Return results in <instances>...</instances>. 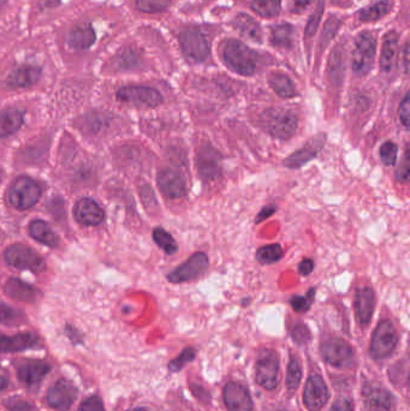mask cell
Segmentation results:
<instances>
[{
    "label": "cell",
    "mask_w": 410,
    "mask_h": 411,
    "mask_svg": "<svg viewBox=\"0 0 410 411\" xmlns=\"http://www.w3.org/2000/svg\"><path fill=\"white\" fill-rule=\"evenodd\" d=\"M260 121L263 130L266 131L267 134L282 141L292 139L299 126L297 116L292 111L280 109L267 110L266 112H263Z\"/></svg>",
    "instance_id": "cell-1"
},
{
    "label": "cell",
    "mask_w": 410,
    "mask_h": 411,
    "mask_svg": "<svg viewBox=\"0 0 410 411\" xmlns=\"http://www.w3.org/2000/svg\"><path fill=\"white\" fill-rule=\"evenodd\" d=\"M224 59L235 73L242 76H251L256 70L258 54L241 41L229 40L224 47Z\"/></svg>",
    "instance_id": "cell-2"
},
{
    "label": "cell",
    "mask_w": 410,
    "mask_h": 411,
    "mask_svg": "<svg viewBox=\"0 0 410 411\" xmlns=\"http://www.w3.org/2000/svg\"><path fill=\"white\" fill-rule=\"evenodd\" d=\"M42 188L33 178L22 176L13 182L8 192V201L13 208L25 211L33 207L42 197Z\"/></svg>",
    "instance_id": "cell-3"
},
{
    "label": "cell",
    "mask_w": 410,
    "mask_h": 411,
    "mask_svg": "<svg viewBox=\"0 0 410 411\" xmlns=\"http://www.w3.org/2000/svg\"><path fill=\"white\" fill-rule=\"evenodd\" d=\"M8 265L15 269H28L30 272L40 273L45 269V260L42 255L28 245L16 243L10 245L4 252Z\"/></svg>",
    "instance_id": "cell-4"
},
{
    "label": "cell",
    "mask_w": 410,
    "mask_h": 411,
    "mask_svg": "<svg viewBox=\"0 0 410 411\" xmlns=\"http://www.w3.org/2000/svg\"><path fill=\"white\" fill-rule=\"evenodd\" d=\"M377 41L371 33H362L355 40V49L352 58L354 73L366 76L373 68Z\"/></svg>",
    "instance_id": "cell-5"
},
{
    "label": "cell",
    "mask_w": 410,
    "mask_h": 411,
    "mask_svg": "<svg viewBox=\"0 0 410 411\" xmlns=\"http://www.w3.org/2000/svg\"><path fill=\"white\" fill-rule=\"evenodd\" d=\"M197 170L204 182H213L222 176V155L209 142L202 143L197 151Z\"/></svg>",
    "instance_id": "cell-6"
},
{
    "label": "cell",
    "mask_w": 410,
    "mask_h": 411,
    "mask_svg": "<svg viewBox=\"0 0 410 411\" xmlns=\"http://www.w3.org/2000/svg\"><path fill=\"white\" fill-rule=\"evenodd\" d=\"M209 259L205 252H195L192 257L168 274V281L173 284H182L197 281L209 269Z\"/></svg>",
    "instance_id": "cell-7"
},
{
    "label": "cell",
    "mask_w": 410,
    "mask_h": 411,
    "mask_svg": "<svg viewBox=\"0 0 410 411\" xmlns=\"http://www.w3.org/2000/svg\"><path fill=\"white\" fill-rule=\"evenodd\" d=\"M398 336L395 326L389 320L379 322L371 342V355L375 360L389 357L397 345Z\"/></svg>",
    "instance_id": "cell-8"
},
{
    "label": "cell",
    "mask_w": 410,
    "mask_h": 411,
    "mask_svg": "<svg viewBox=\"0 0 410 411\" xmlns=\"http://www.w3.org/2000/svg\"><path fill=\"white\" fill-rule=\"evenodd\" d=\"M116 98L119 102L132 104L135 106L158 107L163 104V97L158 90L151 87L128 86L117 90Z\"/></svg>",
    "instance_id": "cell-9"
},
{
    "label": "cell",
    "mask_w": 410,
    "mask_h": 411,
    "mask_svg": "<svg viewBox=\"0 0 410 411\" xmlns=\"http://www.w3.org/2000/svg\"><path fill=\"white\" fill-rule=\"evenodd\" d=\"M325 143H326V135L319 134L313 136L308 142L299 148V151L294 152L290 155H287L284 159L283 165L290 170H297L307 165L309 161L316 159V157L323 151Z\"/></svg>",
    "instance_id": "cell-10"
},
{
    "label": "cell",
    "mask_w": 410,
    "mask_h": 411,
    "mask_svg": "<svg viewBox=\"0 0 410 411\" xmlns=\"http://www.w3.org/2000/svg\"><path fill=\"white\" fill-rule=\"evenodd\" d=\"M78 390L69 380H58L47 392V404L56 410L68 411L77 398Z\"/></svg>",
    "instance_id": "cell-11"
},
{
    "label": "cell",
    "mask_w": 410,
    "mask_h": 411,
    "mask_svg": "<svg viewBox=\"0 0 410 411\" xmlns=\"http://www.w3.org/2000/svg\"><path fill=\"white\" fill-rule=\"evenodd\" d=\"M279 362L275 352L267 351L256 363V383L266 390H275L278 384Z\"/></svg>",
    "instance_id": "cell-12"
},
{
    "label": "cell",
    "mask_w": 410,
    "mask_h": 411,
    "mask_svg": "<svg viewBox=\"0 0 410 411\" xmlns=\"http://www.w3.org/2000/svg\"><path fill=\"white\" fill-rule=\"evenodd\" d=\"M156 183L160 192L168 199H181L188 190L183 175L173 168H164L159 171Z\"/></svg>",
    "instance_id": "cell-13"
},
{
    "label": "cell",
    "mask_w": 410,
    "mask_h": 411,
    "mask_svg": "<svg viewBox=\"0 0 410 411\" xmlns=\"http://www.w3.org/2000/svg\"><path fill=\"white\" fill-rule=\"evenodd\" d=\"M182 49L185 57L190 61L201 63L209 56V44L207 39L197 30H188L180 37Z\"/></svg>",
    "instance_id": "cell-14"
},
{
    "label": "cell",
    "mask_w": 410,
    "mask_h": 411,
    "mask_svg": "<svg viewBox=\"0 0 410 411\" xmlns=\"http://www.w3.org/2000/svg\"><path fill=\"white\" fill-rule=\"evenodd\" d=\"M328 391L326 384L319 375H312L304 387V405L309 411H320L328 403Z\"/></svg>",
    "instance_id": "cell-15"
},
{
    "label": "cell",
    "mask_w": 410,
    "mask_h": 411,
    "mask_svg": "<svg viewBox=\"0 0 410 411\" xmlns=\"http://www.w3.org/2000/svg\"><path fill=\"white\" fill-rule=\"evenodd\" d=\"M321 355L331 366L343 367L352 362L354 351L348 343L342 339H330L321 346Z\"/></svg>",
    "instance_id": "cell-16"
},
{
    "label": "cell",
    "mask_w": 410,
    "mask_h": 411,
    "mask_svg": "<svg viewBox=\"0 0 410 411\" xmlns=\"http://www.w3.org/2000/svg\"><path fill=\"white\" fill-rule=\"evenodd\" d=\"M74 216L80 224L98 226L103 223L105 213L94 200L91 197H82L75 204Z\"/></svg>",
    "instance_id": "cell-17"
},
{
    "label": "cell",
    "mask_w": 410,
    "mask_h": 411,
    "mask_svg": "<svg viewBox=\"0 0 410 411\" xmlns=\"http://www.w3.org/2000/svg\"><path fill=\"white\" fill-rule=\"evenodd\" d=\"M362 397L367 411H392L394 397L385 388L377 385H366Z\"/></svg>",
    "instance_id": "cell-18"
},
{
    "label": "cell",
    "mask_w": 410,
    "mask_h": 411,
    "mask_svg": "<svg viewBox=\"0 0 410 411\" xmlns=\"http://www.w3.org/2000/svg\"><path fill=\"white\" fill-rule=\"evenodd\" d=\"M224 403L229 411H251L253 402L246 387L237 383H229L224 388Z\"/></svg>",
    "instance_id": "cell-19"
},
{
    "label": "cell",
    "mask_w": 410,
    "mask_h": 411,
    "mask_svg": "<svg viewBox=\"0 0 410 411\" xmlns=\"http://www.w3.org/2000/svg\"><path fill=\"white\" fill-rule=\"evenodd\" d=\"M37 345H39V338L35 334L29 333V332L0 337V354L20 352V351L33 349Z\"/></svg>",
    "instance_id": "cell-20"
},
{
    "label": "cell",
    "mask_w": 410,
    "mask_h": 411,
    "mask_svg": "<svg viewBox=\"0 0 410 411\" xmlns=\"http://www.w3.org/2000/svg\"><path fill=\"white\" fill-rule=\"evenodd\" d=\"M49 364L42 361H28L17 369V378L27 387H35L49 373Z\"/></svg>",
    "instance_id": "cell-21"
},
{
    "label": "cell",
    "mask_w": 410,
    "mask_h": 411,
    "mask_svg": "<svg viewBox=\"0 0 410 411\" xmlns=\"http://www.w3.org/2000/svg\"><path fill=\"white\" fill-rule=\"evenodd\" d=\"M374 308H375V293L373 289L365 286L357 290L355 309H356L357 318L361 322V325H368L373 317Z\"/></svg>",
    "instance_id": "cell-22"
},
{
    "label": "cell",
    "mask_w": 410,
    "mask_h": 411,
    "mask_svg": "<svg viewBox=\"0 0 410 411\" xmlns=\"http://www.w3.org/2000/svg\"><path fill=\"white\" fill-rule=\"evenodd\" d=\"M42 76V69L37 66H25L15 70L8 80L6 85L10 88L17 90V88H29L34 86Z\"/></svg>",
    "instance_id": "cell-23"
},
{
    "label": "cell",
    "mask_w": 410,
    "mask_h": 411,
    "mask_svg": "<svg viewBox=\"0 0 410 411\" xmlns=\"http://www.w3.org/2000/svg\"><path fill=\"white\" fill-rule=\"evenodd\" d=\"M97 34L91 25H81L75 27L69 33L68 44L71 49L86 51L94 45Z\"/></svg>",
    "instance_id": "cell-24"
},
{
    "label": "cell",
    "mask_w": 410,
    "mask_h": 411,
    "mask_svg": "<svg viewBox=\"0 0 410 411\" xmlns=\"http://www.w3.org/2000/svg\"><path fill=\"white\" fill-rule=\"evenodd\" d=\"M4 290L8 297L17 301L27 302V303H33L37 300V293H39L37 289H34L33 286H29L17 278L8 279L4 286Z\"/></svg>",
    "instance_id": "cell-25"
},
{
    "label": "cell",
    "mask_w": 410,
    "mask_h": 411,
    "mask_svg": "<svg viewBox=\"0 0 410 411\" xmlns=\"http://www.w3.org/2000/svg\"><path fill=\"white\" fill-rule=\"evenodd\" d=\"M25 122V112L8 109L0 112V137H8L21 129Z\"/></svg>",
    "instance_id": "cell-26"
},
{
    "label": "cell",
    "mask_w": 410,
    "mask_h": 411,
    "mask_svg": "<svg viewBox=\"0 0 410 411\" xmlns=\"http://www.w3.org/2000/svg\"><path fill=\"white\" fill-rule=\"evenodd\" d=\"M29 233H30V236L33 237L34 240L40 242L44 245L51 247V248H56L58 243H59L57 233H54L52 228L44 220H33L29 224Z\"/></svg>",
    "instance_id": "cell-27"
},
{
    "label": "cell",
    "mask_w": 410,
    "mask_h": 411,
    "mask_svg": "<svg viewBox=\"0 0 410 411\" xmlns=\"http://www.w3.org/2000/svg\"><path fill=\"white\" fill-rule=\"evenodd\" d=\"M235 28L237 29L243 37L255 42H261L263 40V30L258 22L253 17L247 13H238L234 20Z\"/></svg>",
    "instance_id": "cell-28"
},
{
    "label": "cell",
    "mask_w": 410,
    "mask_h": 411,
    "mask_svg": "<svg viewBox=\"0 0 410 411\" xmlns=\"http://www.w3.org/2000/svg\"><path fill=\"white\" fill-rule=\"evenodd\" d=\"M398 39L395 33L386 35L383 44L382 56H380V68L383 71L390 73L394 69L396 57H397Z\"/></svg>",
    "instance_id": "cell-29"
},
{
    "label": "cell",
    "mask_w": 410,
    "mask_h": 411,
    "mask_svg": "<svg viewBox=\"0 0 410 411\" xmlns=\"http://www.w3.org/2000/svg\"><path fill=\"white\" fill-rule=\"evenodd\" d=\"M270 86L280 98H294L297 94L295 85L287 75H283V73H273L270 78Z\"/></svg>",
    "instance_id": "cell-30"
},
{
    "label": "cell",
    "mask_w": 410,
    "mask_h": 411,
    "mask_svg": "<svg viewBox=\"0 0 410 411\" xmlns=\"http://www.w3.org/2000/svg\"><path fill=\"white\" fill-rule=\"evenodd\" d=\"M283 257L284 250L279 243L263 245L261 248H259L255 254V259L261 265H273L282 260Z\"/></svg>",
    "instance_id": "cell-31"
},
{
    "label": "cell",
    "mask_w": 410,
    "mask_h": 411,
    "mask_svg": "<svg viewBox=\"0 0 410 411\" xmlns=\"http://www.w3.org/2000/svg\"><path fill=\"white\" fill-rule=\"evenodd\" d=\"M295 29L290 25H275L271 30V41L277 47H292Z\"/></svg>",
    "instance_id": "cell-32"
},
{
    "label": "cell",
    "mask_w": 410,
    "mask_h": 411,
    "mask_svg": "<svg viewBox=\"0 0 410 411\" xmlns=\"http://www.w3.org/2000/svg\"><path fill=\"white\" fill-rule=\"evenodd\" d=\"M392 4L390 0H382L375 4L371 5L368 8H364L360 13V20L364 22H373V20H380L386 16L391 11Z\"/></svg>",
    "instance_id": "cell-33"
},
{
    "label": "cell",
    "mask_w": 410,
    "mask_h": 411,
    "mask_svg": "<svg viewBox=\"0 0 410 411\" xmlns=\"http://www.w3.org/2000/svg\"><path fill=\"white\" fill-rule=\"evenodd\" d=\"M153 240L156 242V245L168 255H173L178 250L176 240L173 238V235L168 233L165 228H154L153 230Z\"/></svg>",
    "instance_id": "cell-34"
},
{
    "label": "cell",
    "mask_w": 410,
    "mask_h": 411,
    "mask_svg": "<svg viewBox=\"0 0 410 411\" xmlns=\"http://www.w3.org/2000/svg\"><path fill=\"white\" fill-rule=\"evenodd\" d=\"M251 6L259 16L267 18L278 16L280 13V0H253Z\"/></svg>",
    "instance_id": "cell-35"
},
{
    "label": "cell",
    "mask_w": 410,
    "mask_h": 411,
    "mask_svg": "<svg viewBox=\"0 0 410 411\" xmlns=\"http://www.w3.org/2000/svg\"><path fill=\"white\" fill-rule=\"evenodd\" d=\"M328 73L333 82H341L344 73V52L340 47L336 49L328 63Z\"/></svg>",
    "instance_id": "cell-36"
},
{
    "label": "cell",
    "mask_w": 410,
    "mask_h": 411,
    "mask_svg": "<svg viewBox=\"0 0 410 411\" xmlns=\"http://www.w3.org/2000/svg\"><path fill=\"white\" fill-rule=\"evenodd\" d=\"M316 288L308 290L306 296H292L290 305L296 313H307L311 309L314 298H316Z\"/></svg>",
    "instance_id": "cell-37"
},
{
    "label": "cell",
    "mask_w": 410,
    "mask_h": 411,
    "mask_svg": "<svg viewBox=\"0 0 410 411\" xmlns=\"http://www.w3.org/2000/svg\"><path fill=\"white\" fill-rule=\"evenodd\" d=\"M171 4V0H136V8L146 13H163Z\"/></svg>",
    "instance_id": "cell-38"
},
{
    "label": "cell",
    "mask_w": 410,
    "mask_h": 411,
    "mask_svg": "<svg viewBox=\"0 0 410 411\" xmlns=\"http://www.w3.org/2000/svg\"><path fill=\"white\" fill-rule=\"evenodd\" d=\"M398 146L392 141L383 143L379 149V157L386 166H394L397 161Z\"/></svg>",
    "instance_id": "cell-39"
},
{
    "label": "cell",
    "mask_w": 410,
    "mask_h": 411,
    "mask_svg": "<svg viewBox=\"0 0 410 411\" xmlns=\"http://www.w3.org/2000/svg\"><path fill=\"white\" fill-rule=\"evenodd\" d=\"M23 319V314L20 310L13 309L8 305L0 303V324L13 326L20 324Z\"/></svg>",
    "instance_id": "cell-40"
},
{
    "label": "cell",
    "mask_w": 410,
    "mask_h": 411,
    "mask_svg": "<svg viewBox=\"0 0 410 411\" xmlns=\"http://www.w3.org/2000/svg\"><path fill=\"white\" fill-rule=\"evenodd\" d=\"M302 378V372L297 360L292 358L287 367V386L289 390H296L299 387V381Z\"/></svg>",
    "instance_id": "cell-41"
},
{
    "label": "cell",
    "mask_w": 410,
    "mask_h": 411,
    "mask_svg": "<svg viewBox=\"0 0 410 411\" xmlns=\"http://www.w3.org/2000/svg\"><path fill=\"white\" fill-rule=\"evenodd\" d=\"M324 5L325 0H319V4L316 6V13H313L309 20H308L307 28H306V35L308 37L314 35L316 29L319 27L320 20H321V16H323V13H324Z\"/></svg>",
    "instance_id": "cell-42"
},
{
    "label": "cell",
    "mask_w": 410,
    "mask_h": 411,
    "mask_svg": "<svg viewBox=\"0 0 410 411\" xmlns=\"http://www.w3.org/2000/svg\"><path fill=\"white\" fill-rule=\"evenodd\" d=\"M195 355H197V352H195L194 349H185L176 360H173V362L168 364V368L173 372L180 371V369L183 368L185 364H187V363L190 362L192 360L195 358Z\"/></svg>",
    "instance_id": "cell-43"
},
{
    "label": "cell",
    "mask_w": 410,
    "mask_h": 411,
    "mask_svg": "<svg viewBox=\"0 0 410 411\" xmlns=\"http://www.w3.org/2000/svg\"><path fill=\"white\" fill-rule=\"evenodd\" d=\"M409 149L406 147L402 161H401L399 166L396 170V179H397L398 182L406 183L409 180Z\"/></svg>",
    "instance_id": "cell-44"
},
{
    "label": "cell",
    "mask_w": 410,
    "mask_h": 411,
    "mask_svg": "<svg viewBox=\"0 0 410 411\" xmlns=\"http://www.w3.org/2000/svg\"><path fill=\"white\" fill-rule=\"evenodd\" d=\"M398 116H399V121L402 123V125L406 129H409L410 121V99L409 94L406 93V97L403 99L401 105H399V111H398Z\"/></svg>",
    "instance_id": "cell-45"
},
{
    "label": "cell",
    "mask_w": 410,
    "mask_h": 411,
    "mask_svg": "<svg viewBox=\"0 0 410 411\" xmlns=\"http://www.w3.org/2000/svg\"><path fill=\"white\" fill-rule=\"evenodd\" d=\"M5 407H6L8 411H34L33 405L28 403V402H25L23 399H8L5 402Z\"/></svg>",
    "instance_id": "cell-46"
},
{
    "label": "cell",
    "mask_w": 410,
    "mask_h": 411,
    "mask_svg": "<svg viewBox=\"0 0 410 411\" xmlns=\"http://www.w3.org/2000/svg\"><path fill=\"white\" fill-rule=\"evenodd\" d=\"M80 411H105L103 400L99 395H92L91 398L86 399L81 404Z\"/></svg>",
    "instance_id": "cell-47"
},
{
    "label": "cell",
    "mask_w": 410,
    "mask_h": 411,
    "mask_svg": "<svg viewBox=\"0 0 410 411\" xmlns=\"http://www.w3.org/2000/svg\"><path fill=\"white\" fill-rule=\"evenodd\" d=\"M341 22L337 20L336 17H331L325 25L324 32H323V40L330 41L335 37L337 30L340 28Z\"/></svg>",
    "instance_id": "cell-48"
},
{
    "label": "cell",
    "mask_w": 410,
    "mask_h": 411,
    "mask_svg": "<svg viewBox=\"0 0 410 411\" xmlns=\"http://www.w3.org/2000/svg\"><path fill=\"white\" fill-rule=\"evenodd\" d=\"M292 337H294V341H296V342L299 343V344H304L309 339L311 333L308 331L307 326L297 325L292 330Z\"/></svg>",
    "instance_id": "cell-49"
},
{
    "label": "cell",
    "mask_w": 410,
    "mask_h": 411,
    "mask_svg": "<svg viewBox=\"0 0 410 411\" xmlns=\"http://www.w3.org/2000/svg\"><path fill=\"white\" fill-rule=\"evenodd\" d=\"M275 212H277V206H275V204L265 206V207L258 213L256 218H255V224H260V223H263V221L268 219V218H271Z\"/></svg>",
    "instance_id": "cell-50"
},
{
    "label": "cell",
    "mask_w": 410,
    "mask_h": 411,
    "mask_svg": "<svg viewBox=\"0 0 410 411\" xmlns=\"http://www.w3.org/2000/svg\"><path fill=\"white\" fill-rule=\"evenodd\" d=\"M119 61H120V66H123L124 69H130L134 68L137 63V57L132 54V51H125L123 56H119Z\"/></svg>",
    "instance_id": "cell-51"
},
{
    "label": "cell",
    "mask_w": 410,
    "mask_h": 411,
    "mask_svg": "<svg viewBox=\"0 0 410 411\" xmlns=\"http://www.w3.org/2000/svg\"><path fill=\"white\" fill-rule=\"evenodd\" d=\"M314 267H316L314 261H313L312 259H309V257H306V259H304V260L299 262V274H301L302 277H308V276H311V274H312Z\"/></svg>",
    "instance_id": "cell-52"
},
{
    "label": "cell",
    "mask_w": 410,
    "mask_h": 411,
    "mask_svg": "<svg viewBox=\"0 0 410 411\" xmlns=\"http://www.w3.org/2000/svg\"><path fill=\"white\" fill-rule=\"evenodd\" d=\"M313 0H290V10L294 13H304L312 4Z\"/></svg>",
    "instance_id": "cell-53"
},
{
    "label": "cell",
    "mask_w": 410,
    "mask_h": 411,
    "mask_svg": "<svg viewBox=\"0 0 410 411\" xmlns=\"http://www.w3.org/2000/svg\"><path fill=\"white\" fill-rule=\"evenodd\" d=\"M330 411H354V405L349 399H340L333 404Z\"/></svg>",
    "instance_id": "cell-54"
},
{
    "label": "cell",
    "mask_w": 410,
    "mask_h": 411,
    "mask_svg": "<svg viewBox=\"0 0 410 411\" xmlns=\"http://www.w3.org/2000/svg\"><path fill=\"white\" fill-rule=\"evenodd\" d=\"M404 68H406V73H408V70H409V46L408 44H406V47H404Z\"/></svg>",
    "instance_id": "cell-55"
},
{
    "label": "cell",
    "mask_w": 410,
    "mask_h": 411,
    "mask_svg": "<svg viewBox=\"0 0 410 411\" xmlns=\"http://www.w3.org/2000/svg\"><path fill=\"white\" fill-rule=\"evenodd\" d=\"M8 379L3 378V376H0V392L4 391L5 388L8 387Z\"/></svg>",
    "instance_id": "cell-56"
},
{
    "label": "cell",
    "mask_w": 410,
    "mask_h": 411,
    "mask_svg": "<svg viewBox=\"0 0 410 411\" xmlns=\"http://www.w3.org/2000/svg\"><path fill=\"white\" fill-rule=\"evenodd\" d=\"M347 0H333V3L335 5H343Z\"/></svg>",
    "instance_id": "cell-57"
},
{
    "label": "cell",
    "mask_w": 410,
    "mask_h": 411,
    "mask_svg": "<svg viewBox=\"0 0 410 411\" xmlns=\"http://www.w3.org/2000/svg\"><path fill=\"white\" fill-rule=\"evenodd\" d=\"M130 411H147V410H146V409H144V407H136V409H132V410Z\"/></svg>",
    "instance_id": "cell-58"
},
{
    "label": "cell",
    "mask_w": 410,
    "mask_h": 411,
    "mask_svg": "<svg viewBox=\"0 0 410 411\" xmlns=\"http://www.w3.org/2000/svg\"><path fill=\"white\" fill-rule=\"evenodd\" d=\"M6 4V0H0V8H3Z\"/></svg>",
    "instance_id": "cell-59"
}]
</instances>
